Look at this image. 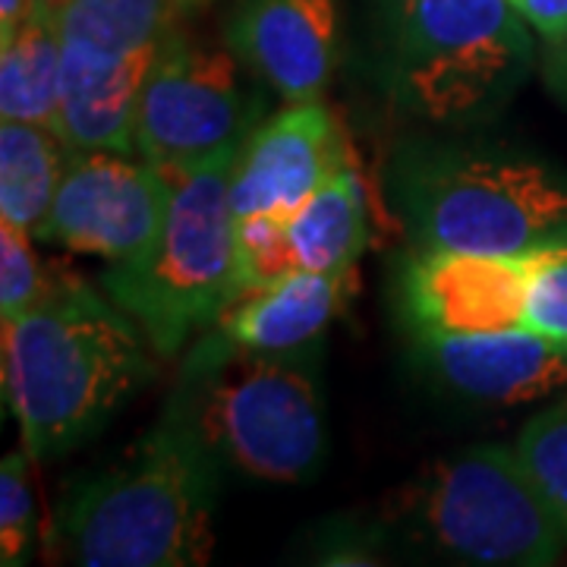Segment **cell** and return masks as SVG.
Instances as JSON below:
<instances>
[{"label":"cell","mask_w":567,"mask_h":567,"mask_svg":"<svg viewBox=\"0 0 567 567\" xmlns=\"http://www.w3.org/2000/svg\"><path fill=\"white\" fill-rule=\"evenodd\" d=\"M145 331L80 281H54L32 309L3 319V394L32 457L95 439L155 379Z\"/></svg>","instance_id":"6da1fadb"},{"label":"cell","mask_w":567,"mask_h":567,"mask_svg":"<svg viewBox=\"0 0 567 567\" xmlns=\"http://www.w3.org/2000/svg\"><path fill=\"white\" fill-rule=\"evenodd\" d=\"M224 464L186 406L164 413L123 454L70 488L61 536L89 567H196L215 551V502Z\"/></svg>","instance_id":"7a4b0ae2"},{"label":"cell","mask_w":567,"mask_h":567,"mask_svg":"<svg viewBox=\"0 0 567 567\" xmlns=\"http://www.w3.org/2000/svg\"><path fill=\"white\" fill-rule=\"evenodd\" d=\"M319 347L249 350L208 328L183 360L174 398L224 470L262 483H306L328 451Z\"/></svg>","instance_id":"3957f363"},{"label":"cell","mask_w":567,"mask_h":567,"mask_svg":"<svg viewBox=\"0 0 567 567\" xmlns=\"http://www.w3.org/2000/svg\"><path fill=\"white\" fill-rule=\"evenodd\" d=\"M388 196L423 252L514 259L567 240V174L520 155L416 142L391 158Z\"/></svg>","instance_id":"277c9868"},{"label":"cell","mask_w":567,"mask_h":567,"mask_svg":"<svg viewBox=\"0 0 567 567\" xmlns=\"http://www.w3.org/2000/svg\"><path fill=\"white\" fill-rule=\"evenodd\" d=\"M237 152L167 171L174 193L158 240L140 259L104 268L107 297L133 316L158 357H177L237 303L230 208Z\"/></svg>","instance_id":"5b68a950"},{"label":"cell","mask_w":567,"mask_h":567,"mask_svg":"<svg viewBox=\"0 0 567 567\" xmlns=\"http://www.w3.org/2000/svg\"><path fill=\"white\" fill-rule=\"evenodd\" d=\"M529 29L511 0H401L391 89L425 121H486L536 63Z\"/></svg>","instance_id":"8992f818"},{"label":"cell","mask_w":567,"mask_h":567,"mask_svg":"<svg viewBox=\"0 0 567 567\" xmlns=\"http://www.w3.org/2000/svg\"><path fill=\"white\" fill-rule=\"evenodd\" d=\"M416 543L464 565H555L567 539L514 447L480 445L432 466L406 505Z\"/></svg>","instance_id":"52a82bcc"},{"label":"cell","mask_w":567,"mask_h":567,"mask_svg":"<svg viewBox=\"0 0 567 567\" xmlns=\"http://www.w3.org/2000/svg\"><path fill=\"white\" fill-rule=\"evenodd\" d=\"M259 85L265 82L227 44H205L177 29L142 85L136 155L181 171L240 148L265 117Z\"/></svg>","instance_id":"ba28073f"},{"label":"cell","mask_w":567,"mask_h":567,"mask_svg":"<svg viewBox=\"0 0 567 567\" xmlns=\"http://www.w3.org/2000/svg\"><path fill=\"white\" fill-rule=\"evenodd\" d=\"M167 171L123 152H70L39 240L107 262L140 259L162 234L171 208Z\"/></svg>","instance_id":"9c48e42d"},{"label":"cell","mask_w":567,"mask_h":567,"mask_svg":"<svg viewBox=\"0 0 567 567\" xmlns=\"http://www.w3.org/2000/svg\"><path fill=\"white\" fill-rule=\"evenodd\" d=\"M529 256L423 252L401 275V312L416 338L524 328Z\"/></svg>","instance_id":"30bf717a"},{"label":"cell","mask_w":567,"mask_h":567,"mask_svg":"<svg viewBox=\"0 0 567 567\" xmlns=\"http://www.w3.org/2000/svg\"><path fill=\"white\" fill-rule=\"evenodd\" d=\"M344 164H350L344 136L328 107L322 102H290L259 123L234 158V218L262 212L290 215Z\"/></svg>","instance_id":"8fae6325"},{"label":"cell","mask_w":567,"mask_h":567,"mask_svg":"<svg viewBox=\"0 0 567 567\" xmlns=\"http://www.w3.org/2000/svg\"><path fill=\"white\" fill-rule=\"evenodd\" d=\"M224 44L284 102H319L338 61V0H237Z\"/></svg>","instance_id":"7c38bea8"},{"label":"cell","mask_w":567,"mask_h":567,"mask_svg":"<svg viewBox=\"0 0 567 567\" xmlns=\"http://www.w3.org/2000/svg\"><path fill=\"white\" fill-rule=\"evenodd\" d=\"M413 353L432 379L473 404H529L567 388V341L529 328L416 338Z\"/></svg>","instance_id":"4fadbf2b"},{"label":"cell","mask_w":567,"mask_h":567,"mask_svg":"<svg viewBox=\"0 0 567 567\" xmlns=\"http://www.w3.org/2000/svg\"><path fill=\"white\" fill-rule=\"evenodd\" d=\"M350 275L297 268L230 306L221 316L224 334L249 350H300L319 344L328 322L344 303Z\"/></svg>","instance_id":"5bb4252c"},{"label":"cell","mask_w":567,"mask_h":567,"mask_svg":"<svg viewBox=\"0 0 567 567\" xmlns=\"http://www.w3.org/2000/svg\"><path fill=\"white\" fill-rule=\"evenodd\" d=\"M186 17L183 0H70L58 10L61 61L107 66L158 51Z\"/></svg>","instance_id":"9a60e30c"},{"label":"cell","mask_w":567,"mask_h":567,"mask_svg":"<svg viewBox=\"0 0 567 567\" xmlns=\"http://www.w3.org/2000/svg\"><path fill=\"white\" fill-rule=\"evenodd\" d=\"M369 240L365 196L357 171L344 164L287 218V244L297 268L350 275Z\"/></svg>","instance_id":"2e32d148"},{"label":"cell","mask_w":567,"mask_h":567,"mask_svg":"<svg viewBox=\"0 0 567 567\" xmlns=\"http://www.w3.org/2000/svg\"><path fill=\"white\" fill-rule=\"evenodd\" d=\"M61 22L41 3L10 39L0 41V121H25L58 133L61 111Z\"/></svg>","instance_id":"e0dca14e"},{"label":"cell","mask_w":567,"mask_h":567,"mask_svg":"<svg viewBox=\"0 0 567 567\" xmlns=\"http://www.w3.org/2000/svg\"><path fill=\"white\" fill-rule=\"evenodd\" d=\"M70 152L51 126L0 121V221L39 237Z\"/></svg>","instance_id":"ac0fdd59"},{"label":"cell","mask_w":567,"mask_h":567,"mask_svg":"<svg viewBox=\"0 0 567 567\" xmlns=\"http://www.w3.org/2000/svg\"><path fill=\"white\" fill-rule=\"evenodd\" d=\"M514 451L567 539V398L536 413Z\"/></svg>","instance_id":"d6986e66"},{"label":"cell","mask_w":567,"mask_h":567,"mask_svg":"<svg viewBox=\"0 0 567 567\" xmlns=\"http://www.w3.org/2000/svg\"><path fill=\"white\" fill-rule=\"evenodd\" d=\"M293 215V212H290ZM281 212L244 215L234 218V281L237 300L281 281L284 275L297 271V259L287 244V218Z\"/></svg>","instance_id":"ffe728a7"},{"label":"cell","mask_w":567,"mask_h":567,"mask_svg":"<svg viewBox=\"0 0 567 567\" xmlns=\"http://www.w3.org/2000/svg\"><path fill=\"white\" fill-rule=\"evenodd\" d=\"M524 328L555 341H567V240L529 256Z\"/></svg>","instance_id":"44dd1931"},{"label":"cell","mask_w":567,"mask_h":567,"mask_svg":"<svg viewBox=\"0 0 567 567\" xmlns=\"http://www.w3.org/2000/svg\"><path fill=\"white\" fill-rule=\"evenodd\" d=\"M35 533V498L29 486L25 451H10L0 466V565L25 561Z\"/></svg>","instance_id":"7402d4cb"},{"label":"cell","mask_w":567,"mask_h":567,"mask_svg":"<svg viewBox=\"0 0 567 567\" xmlns=\"http://www.w3.org/2000/svg\"><path fill=\"white\" fill-rule=\"evenodd\" d=\"M32 234L0 221V316L13 319L39 303L51 290L39 256L32 249Z\"/></svg>","instance_id":"603a6c76"},{"label":"cell","mask_w":567,"mask_h":567,"mask_svg":"<svg viewBox=\"0 0 567 567\" xmlns=\"http://www.w3.org/2000/svg\"><path fill=\"white\" fill-rule=\"evenodd\" d=\"M520 17L539 32L543 41L558 39L567 32V0H511Z\"/></svg>","instance_id":"cb8c5ba5"},{"label":"cell","mask_w":567,"mask_h":567,"mask_svg":"<svg viewBox=\"0 0 567 567\" xmlns=\"http://www.w3.org/2000/svg\"><path fill=\"white\" fill-rule=\"evenodd\" d=\"M543 73L548 89L567 104V32L558 39H548L543 48Z\"/></svg>","instance_id":"d4e9b609"},{"label":"cell","mask_w":567,"mask_h":567,"mask_svg":"<svg viewBox=\"0 0 567 567\" xmlns=\"http://www.w3.org/2000/svg\"><path fill=\"white\" fill-rule=\"evenodd\" d=\"M41 7V0H0V41L10 39Z\"/></svg>","instance_id":"484cf974"},{"label":"cell","mask_w":567,"mask_h":567,"mask_svg":"<svg viewBox=\"0 0 567 567\" xmlns=\"http://www.w3.org/2000/svg\"><path fill=\"white\" fill-rule=\"evenodd\" d=\"M183 3H186V13H196V10H199V7H205L208 0H183Z\"/></svg>","instance_id":"4316f807"},{"label":"cell","mask_w":567,"mask_h":567,"mask_svg":"<svg viewBox=\"0 0 567 567\" xmlns=\"http://www.w3.org/2000/svg\"><path fill=\"white\" fill-rule=\"evenodd\" d=\"M41 3H48L51 10H63V7H66L70 0H41Z\"/></svg>","instance_id":"83f0119b"}]
</instances>
